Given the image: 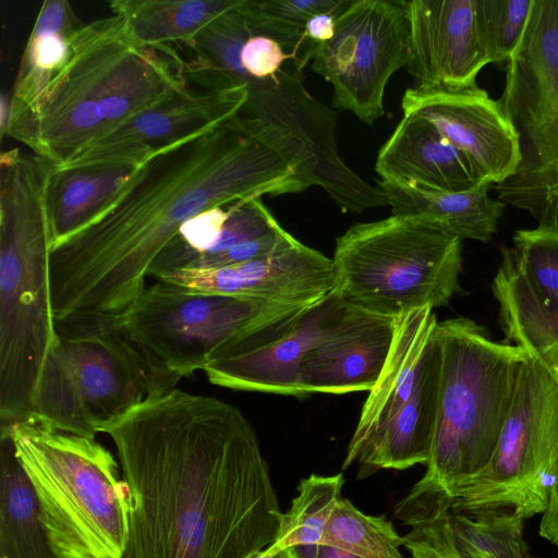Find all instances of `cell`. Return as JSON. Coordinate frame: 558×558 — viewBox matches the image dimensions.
<instances>
[{"instance_id":"1","label":"cell","mask_w":558,"mask_h":558,"mask_svg":"<svg viewBox=\"0 0 558 558\" xmlns=\"http://www.w3.org/2000/svg\"><path fill=\"white\" fill-rule=\"evenodd\" d=\"M100 433L129 497L124 558H255L282 512L254 427L235 405L173 388Z\"/></svg>"},{"instance_id":"2","label":"cell","mask_w":558,"mask_h":558,"mask_svg":"<svg viewBox=\"0 0 558 558\" xmlns=\"http://www.w3.org/2000/svg\"><path fill=\"white\" fill-rule=\"evenodd\" d=\"M233 118L154 150L92 218L52 244L57 325H118L146 288L157 257L197 214L310 186Z\"/></svg>"},{"instance_id":"3","label":"cell","mask_w":558,"mask_h":558,"mask_svg":"<svg viewBox=\"0 0 558 558\" xmlns=\"http://www.w3.org/2000/svg\"><path fill=\"white\" fill-rule=\"evenodd\" d=\"M69 57L37 105L9 119L7 134L64 166L90 143L187 88L172 54L137 45L113 14L77 27Z\"/></svg>"},{"instance_id":"4","label":"cell","mask_w":558,"mask_h":558,"mask_svg":"<svg viewBox=\"0 0 558 558\" xmlns=\"http://www.w3.org/2000/svg\"><path fill=\"white\" fill-rule=\"evenodd\" d=\"M57 167L19 148L0 156V432L33 418L56 337L50 187Z\"/></svg>"},{"instance_id":"5","label":"cell","mask_w":558,"mask_h":558,"mask_svg":"<svg viewBox=\"0 0 558 558\" xmlns=\"http://www.w3.org/2000/svg\"><path fill=\"white\" fill-rule=\"evenodd\" d=\"M441 352L438 410L424 476L397 506L412 508L451 495L492 459L527 353L493 341L475 322H438ZM452 501V500H451Z\"/></svg>"},{"instance_id":"6","label":"cell","mask_w":558,"mask_h":558,"mask_svg":"<svg viewBox=\"0 0 558 558\" xmlns=\"http://www.w3.org/2000/svg\"><path fill=\"white\" fill-rule=\"evenodd\" d=\"M15 456L35 490L59 558H124L129 497L119 465L96 439L38 420L12 425Z\"/></svg>"},{"instance_id":"7","label":"cell","mask_w":558,"mask_h":558,"mask_svg":"<svg viewBox=\"0 0 558 558\" xmlns=\"http://www.w3.org/2000/svg\"><path fill=\"white\" fill-rule=\"evenodd\" d=\"M331 259L336 295L378 316L445 306L463 292L462 240L425 216L355 223L336 240Z\"/></svg>"},{"instance_id":"8","label":"cell","mask_w":558,"mask_h":558,"mask_svg":"<svg viewBox=\"0 0 558 558\" xmlns=\"http://www.w3.org/2000/svg\"><path fill=\"white\" fill-rule=\"evenodd\" d=\"M308 307L205 293L157 280L146 286L116 326L177 384L239 347L274 336Z\"/></svg>"},{"instance_id":"9","label":"cell","mask_w":558,"mask_h":558,"mask_svg":"<svg viewBox=\"0 0 558 558\" xmlns=\"http://www.w3.org/2000/svg\"><path fill=\"white\" fill-rule=\"evenodd\" d=\"M175 385L146 360L118 326L56 327L31 420L95 439L107 423Z\"/></svg>"},{"instance_id":"10","label":"cell","mask_w":558,"mask_h":558,"mask_svg":"<svg viewBox=\"0 0 558 558\" xmlns=\"http://www.w3.org/2000/svg\"><path fill=\"white\" fill-rule=\"evenodd\" d=\"M498 99L519 142L515 171L494 185L498 199L558 226V0H534Z\"/></svg>"},{"instance_id":"11","label":"cell","mask_w":558,"mask_h":558,"mask_svg":"<svg viewBox=\"0 0 558 558\" xmlns=\"http://www.w3.org/2000/svg\"><path fill=\"white\" fill-rule=\"evenodd\" d=\"M558 476V381L529 353L494 454L451 495L452 512L511 510L523 519L546 510Z\"/></svg>"},{"instance_id":"12","label":"cell","mask_w":558,"mask_h":558,"mask_svg":"<svg viewBox=\"0 0 558 558\" xmlns=\"http://www.w3.org/2000/svg\"><path fill=\"white\" fill-rule=\"evenodd\" d=\"M409 1L349 0L333 37L318 44L311 69L332 85V108L366 124L384 116L391 75L410 59Z\"/></svg>"},{"instance_id":"13","label":"cell","mask_w":558,"mask_h":558,"mask_svg":"<svg viewBox=\"0 0 558 558\" xmlns=\"http://www.w3.org/2000/svg\"><path fill=\"white\" fill-rule=\"evenodd\" d=\"M247 99V84L222 88L187 86L167 102L90 143L58 171L97 166L136 167L154 150L232 119Z\"/></svg>"},{"instance_id":"14","label":"cell","mask_w":558,"mask_h":558,"mask_svg":"<svg viewBox=\"0 0 558 558\" xmlns=\"http://www.w3.org/2000/svg\"><path fill=\"white\" fill-rule=\"evenodd\" d=\"M403 114L421 117L466 154L483 180L496 185L520 162L518 136L498 100L478 88H445L418 84L405 90Z\"/></svg>"},{"instance_id":"15","label":"cell","mask_w":558,"mask_h":558,"mask_svg":"<svg viewBox=\"0 0 558 558\" xmlns=\"http://www.w3.org/2000/svg\"><path fill=\"white\" fill-rule=\"evenodd\" d=\"M350 308L332 291L272 337L209 362L204 368L206 377L213 385L229 389L302 398L305 357Z\"/></svg>"},{"instance_id":"16","label":"cell","mask_w":558,"mask_h":558,"mask_svg":"<svg viewBox=\"0 0 558 558\" xmlns=\"http://www.w3.org/2000/svg\"><path fill=\"white\" fill-rule=\"evenodd\" d=\"M157 280L199 292L308 307L335 288L332 259L300 241L271 256L213 268H179Z\"/></svg>"},{"instance_id":"17","label":"cell","mask_w":558,"mask_h":558,"mask_svg":"<svg viewBox=\"0 0 558 558\" xmlns=\"http://www.w3.org/2000/svg\"><path fill=\"white\" fill-rule=\"evenodd\" d=\"M408 72L420 84L472 88L490 63L476 20V0L409 1Z\"/></svg>"},{"instance_id":"18","label":"cell","mask_w":558,"mask_h":558,"mask_svg":"<svg viewBox=\"0 0 558 558\" xmlns=\"http://www.w3.org/2000/svg\"><path fill=\"white\" fill-rule=\"evenodd\" d=\"M399 318L351 306L305 357L301 372L304 395L369 391L385 365Z\"/></svg>"},{"instance_id":"19","label":"cell","mask_w":558,"mask_h":558,"mask_svg":"<svg viewBox=\"0 0 558 558\" xmlns=\"http://www.w3.org/2000/svg\"><path fill=\"white\" fill-rule=\"evenodd\" d=\"M375 170L380 181L432 192H465L490 184L466 154L413 114H403L381 146Z\"/></svg>"},{"instance_id":"20","label":"cell","mask_w":558,"mask_h":558,"mask_svg":"<svg viewBox=\"0 0 558 558\" xmlns=\"http://www.w3.org/2000/svg\"><path fill=\"white\" fill-rule=\"evenodd\" d=\"M437 324L430 306L412 311L399 318L385 365L362 408L343 469L357 461L368 442L411 397Z\"/></svg>"},{"instance_id":"21","label":"cell","mask_w":558,"mask_h":558,"mask_svg":"<svg viewBox=\"0 0 558 558\" xmlns=\"http://www.w3.org/2000/svg\"><path fill=\"white\" fill-rule=\"evenodd\" d=\"M440 368L441 352L435 329L411 397L360 454L357 461L363 471L427 464L437 420Z\"/></svg>"},{"instance_id":"22","label":"cell","mask_w":558,"mask_h":558,"mask_svg":"<svg viewBox=\"0 0 558 558\" xmlns=\"http://www.w3.org/2000/svg\"><path fill=\"white\" fill-rule=\"evenodd\" d=\"M501 254L492 291L506 340L535 357L558 381V307H547L537 298L517 269L510 247H502Z\"/></svg>"},{"instance_id":"23","label":"cell","mask_w":558,"mask_h":558,"mask_svg":"<svg viewBox=\"0 0 558 558\" xmlns=\"http://www.w3.org/2000/svg\"><path fill=\"white\" fill-rule=\"evenodd\" d=\"M490 184L465 192H432L379 181L392 215L425 216L450 234L487 243L497 231L505 203L488 196Z\"/></svg>"},{"instance_id":"24","label":"cell","mask_w":558,"mask_h":558,"mask_svg":"<svg viewBox=\"0 0 558 558\" xmlns=\"http://www.w3.org/2000/svg\"><path fill=\"white\" fill-rule=\"evenodd\" d=\"M241 0H114L113 14L121 16L140 46L174 53V45L191 47L196 36L218 17L233 11Z\"/></svg>"},{"instance_id":"25","label":"cell","mask_w":558,"mask_h":558,"mask_svg":"<svg viewBox=\"0 0 558 558\" xmlns=\"http://www.w3.org/2000/svg\"><path fill=\"white\" fill-rule=\"evenodd\" d=\"M73 17L65 0H47L41 5L21 60L9 119L31 111L64 65L70 51L69 37L77 28Z\"/></svg>"},{"instance_id":"26","label":"cell","mask_w":558,"mask_h":558,"mask_svg":"<svg viewBox=\"0 0 558 558\" xmlns=\"http://www.w3.org/2000/svg\"><path fill=\"white\" fill-rule=\"evenodd\" d=\"M0 558H59L10 436H0Z\"/></svg>"},{"instance_id":"27","label":"cell","mask_w":558,"mask_h":558,"mask_svg":"<svg viewBox=\"0 0 558 558\" xmlns=\"http://www.w3.org/2000/svg\"><path fill=\"white\" fill-rule=\"evenodd\" d=\"M133 168L97 166L57 171L49 197L53 243L92 218Z\"/></svg>"},{"instance_id":"28","label":"cell","mask_w":558,"mask_h":558,"mask_svg":"<svg viewBox=\"0 0 558 558\" xmlns=\"http://www.w3.org/2000/svg\"><path fill=\"white\" fill-rule=\"evenodd\" d=\"M343 483L342 474L303 478L290 509L282 514L275 544L291 548L295 558H316Z\"/></svg>"},{"instance_id":"29","label":"cell","mask_w":558,"mask_h":558,"mask_svg":"<svg viewBox=\"0 0 558 558\" xmlns=\"http://www.w3.org/2000/svg\"><path fill=\"white\" fill-rule=\"evenodd\" d=\"M349 0H244L252 29L277 40L302 68L312 59L317 44L305 36L307 20L322 12L339 14Z\"/></svg>"},{"instance_id":"30","label":"cell","mask_w":558,"mask_h":558,"mask_svg":"<svg viewBox=\"0 0 558 558\" xmlns=\"http://www.w3.org/2000/svg\"><path fill=\"white\" fill-rule=\"evenodd\" d=\"M523 521L511 510L448 514L453 544L463 558H534L523 537Z\"/></svg>"},{"instance_id":"31","label":"cell","mask_w":558,"mask_h":558,"mask_svg":"<svg viewBox=\"0 0 558 558\" xmlns=\"http://www.w3.org/2000/svg\"><path fill=\"white\" fill-rule=\"evenodd\" d=\"M283 229L260 197L239 201L231 205V214L226 221L216 245L206 253H195L174 238L155 260L149 277H158L179 268H198L206 260L216 257L232 246L268 235Z\"/></svg>"},{"instance_id":"32","label":"cell","mask_w":558,"mask_h":558,"mask_svg":"<svg viewBox=\"0 0 558 558\" xmlns=\"http://www.w3.org/2000/svg\"><path fill=\"white\" fill-rule=\"evenodd\" d=\"M323 544L363 558H403L401 537L384 517L367 515L340 498L327 524Z\"/></svg>"},{"instance_id":"33","label":"cell","mask_w":558,"mask_h":558,"mask_svg":"<svg viewBox=\"0 0 558 558\" xmlns=\"http://www.w3.org/2000/svg\"><path fill=\"white\" fill-rule=\"evenodd\" d=\"M514 265L545 306L558 307V226L517 230Z\"/></svg>"},{"instance_id":"34","label":"cell","mask_w":558,"mask_h":558,"mask_svg":"<svg viewBox=\"0 0 558 558\" xmlns=\"http://www.w3.org/2000/svg\"><path fill=\"white\" fill-rule=\"evenodd\" d=\"M534 0H476L480 36L490 63L508 64L519 47Z\"/></svg>"},{"instance_id":"35","label":"cell","mask_w":558,"mask_h":558,"mask_svg":"<svg viewBox=\"0 0 558 558\" xmlns=\"http://www.w3.org/2000/svg\"><path fill=\"white\" fill-rule=\"evenodd\" d=\"M449 512L450 508L439 507L405 522L412 526L403 536L411 558H463L450 534Z\"/></svg>"},{"instance_id":"36","label":"cell","mask_w":558,"mask_h":558,"mask_svg":"<svg viewBox=\"0 0 558 558\" xmlns=\"http://www.w3.org/2000/svg\"><path fill=\"white\" fill-rule=\"evenodd\" d=\"M240 59L246 74L255 80L276 75L288 61L293 60L277 40L260 34L252 35L245 41Z\"/></svg>"},{"instance_id":"37","label":"cell","mask_w":558,"mask_h":558,"mask_svg":"<svg viewBox=\"0 0 558 558\" xmlns=\"http://www.w3.org/2000/svg\"><path fill=\"white\" fill-rule=\"evenodd\" d=\"M299 241L281 229L278 232L236 244L225 253L213 257L198 268L223 267L260 259L292 247Z\"/></svg>"},{"instance_id":"38","label":"cell","mask_w":558,"mask_h":558,"mask_svg":"<svg viewBox=\"0 0 558 558\" xmlns=\"http://www.w3.org/2000/svg\"><path fill=\"white\" fill-rule=\"evenodd\" d=\"M230 214L231 205L227 208L216 206L206 209L186 220L180 228L178 238L191 251L206 253L218 242Z\"/></svg>"},{"instance_id":"39","label":"cell","mask_w":558,"mask_h":558,"mask_svg":"<svg viewBox=\"0 0 558 558\" xmlns=\"http://www.w3.org/2000/svg\"><path fill=\"white\" fill-rule=\"evenodd\" d=\"M337 14L322 12L311 16L305 24V36L314 44L329 41L336 32Z\"/></svg>"},{"instance_id":"40","label":"cell","mask_w":558,"mask_h":558,"mask_svg":"<svg viewBox=\"0 0 558 558\" xmlns=\"http://www.w3.org/2000/svg\"><path fill=\"white\" fill-rule=\"evenodd\" d=\"M539 534L558 546V476L550 489L546 510L543 512Z\"/></svg>"},{"instance_id":"41","label":"cell","mask_w":558,"mask_h":558,"mask_svg":"<svg viewBox=\"0 0 558 558\" xmlns=\"http://www.w3.org/2000/svg\"><path fill=\"white\" fill-rule=\"evenodd\" d=\"M316 558H363L348 550L328 545L320 544Z\"/></svg>"},{"instance_id":"42","label":"cell","mask_w":558,"mask_h":558,"mask_svg":"<svg viewBox=\"0 0 558 558\" xmlns=\"http://www.w3.org/2000/svg\"><path fill=\"white\" fill-rule=\"evenodd\" d=\"M10 117V100L4 95L1 96L0 102V129L1 135L3 134L8 120Z\"/></svg>"}]
</instances>
